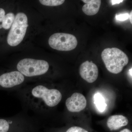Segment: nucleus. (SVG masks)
<instances>
[{"label": "nucleus", "mask_w": 132, "mask_h": 132, "mask_svg": "<svg viewBox=\"0 0 132 132\" xmlns=\"http://www.w3.org/2000/svg\"><path fill=\"white\" fill-rule=\"evenodd\" d=\"M17 69L23 75L33 77L46 73L49 69V64L43 60L25 59L19 62Z\"/></svg>", "instance_id": "obj_3"}, {"label": "nucleus", "mask_w": 132, "mask_h": 132, "mask_svg": "<svg viewBox=\"0 0 132 132\" xmlns=\"http://www.w3.org/2000/svg\"><path fill=\"white\" fill-rule=\"evenodd\" d=\"M32 94L35 98L42 99L48 106H55L61 101L62 95L57 89H49L46 87L39 85L34 88Z\"/></svg>", "instance_id": "obj_5"}, {"label": "nucleus", "mask_w": 132, "mask_h": 132, "mask_svg": "<svg viewBox=\"0 0 132 132\" xmlns=\"http://www.w3.org/2000/svg\"><path fill=\"white\" fill-rule=\"evenodd\" d=\"M101 57L107 70L114 74L121 72L129 61L127 55L117 48H105L102 53Z\"/></svg>", "instance_id": "obj_1"}, {"label": "nucleus", "mask_w": 132, "mask_h": 132, "mask_svg": "<svg viewBox=\"0 0 132 132\" xmlns=\"http://www.w3.org/2000/svg\"><path fill=\"white\" fill-rule=\"evenodd\" d=\"M129 14L127 13H126L120 14L119 15H117L116 16V19L120 21H124L126 20L129 19Z\"/></svg>", "instance_id": "obj_15"}, {"label": "nucleus", "mask_w": 132, "mask_h": 132, "mask_svg": "<svg viewBox=\"0 0 132 132\" xmlns=\"http://www.w3.org/2000/svg\"><path fill=\"white\" fill-rule=\"evenodd\" d=\"M48 44L53 49L59 51H69L76 48L78 45V41L72 35L57 33L50 37Z\"/></svg>", "instance_id": "obj_4"}, {"label": "nucleus", "mask_w": 132, "mask_h": 132, "mask_svg": "<svg viewBox=\"0 0 132 132\" xmlns=\"http://www.w3.org/2000/svg\"><path fill=\"white\" fill-rule=\"evenodd\" d=\"M94 103L96 107L100 112H102L106 108L107 105L105 100L101 94L97 93L94 96Z\"/></svg>", "instance_id": "obj_11"}, {"label": "nucleus", "mask_w": 132, "mask_h": 132, "mask_svg": "<svg viewBox=\"0 0 132 132\" xmlns=\"http://www.w3.org/2000/svg\"><path fill=\"white\" fill-rule=\"evenodd\" d=\"M5 15V10L2 8H0V29L1 28V24L3 18Z\"/></svg>", "instance_id": "obj_16"}, {"label": "nucleus", "mask_w": 132, "mask_h": 132, "mask_svg": "<svg viewBox=\"0 0 132 132\" xmlns=\"http://www.w3.org/2000/svg\"><path fill=\"white\" fill-rule=\"evenodd\" d=\"M128 123V119L126 117L123 115H115L108 118L107 125L110 130L114 131L127 126Z\"/></svg>", "instance_id": "obj_9"}, {"label": "nucleus", "mask_w": 132, "mask_h": 132, "mask_svg": "<svg viewBox=\"0 0 132 132\" xmlns=\"http://www.w3.org/2000/svg\"><path fill=\"white\" fill-rule=\"evenodd\" d=\"M24 75L19 71H12L0 76V87L10 88L22 84L24 81Z\"/></svg>", "instance_id": "obj_6"}, {"label": "nucleus", "mask_w": 132, "mask_h": 132, "mask_svg": "<svg viewBox=\"0 0 132 132\" xmlns=\"http://www.w3.org/2000/svg\"><path fill=\"white\" fill-rule=\"evenodd\" d=\"M66 132H88L82 128L79 127H72L69 128Z\"/></svg>", "instance_id": "obj_14"}, {"label": "nucleus", "mask_w": 132, "mask_h": 132, "mask_svg": "<svg viewBox=\"0 0 132 132\" xmlns=\"http://www.w3.org/2000/svg\"><path fill=\"white\" fill-rule=\"evenodd\" d=\"M112 5H114L115 4H119L120 3L122 2L123 1H121V0H113V1H110Z\"/></svg>", "instance_id": "obj_17"}, {"label": "nucleus", "mask_w": 132, "mask_h": 132, "mask_svg": "<svg viewBox=\"0 0 132 132\" xmlns=\"http://www.w3.org/2000/svg\"><path fill=\"white\" fill-rule=\"evenodd\" d=\"M87 101L83 95L75 93L67 99L66 106L69 111L72 112H80L86 108Z\"/></svg>", "instance_id": "obj_8"}, {"label": "nucleus", "mask_w": 132, "mask_h": 132, "mask_svg": "<svg viewBox=\"0 0 132 132\" xmlns=\"http://www.w3.org/2000/svg\"><path fill=\"white\" fill-rule=\"evenodd\" d=\"M129 71H130V75L131 76V77H132V68L130 69Z\"/></svg>", "instance_id": "obj_20"}, {"label": "nucleus", "mask_w": 132, "mask_h": 132, "mask_svg": "<svg viewBox=\"0 0 132 132\" xmlns=\"http://www.w3.org/2000/svg\"><path fill=\"white\" fill-rule=\"evenodd\" d=\"M132 11H131V13H130V14H129V19H130V22H131V24H132Z\"/></svg>", "instance_id": "obj_19"}, {"label": "nucleus", "mask_w": 132, "mask_h": 132, "mask_svg": "<svg viewBox=\"0 0 132 132\" xmlns=\"http://www.w3.org/2000/svg\"><path fill=\"white\" fill-rule=\"evenodd\" d=\"M28 18L23 13H19L15 16L7 37V42L11 46H16L21 43L26 35L28 27Z\"/></svg>", "instance_id": "obj_2"}, {"label": "nucleus", "mask_w": 132, "mask_h": 132, "mask_svg": "<svg viewBox=\"0 0 132 132\" xmlns=\"http://www.w3.org/2000/svg\"><path fill=\"white\" fill-rule=\"evenodd\" d=\"M15 18L14 14L12 13H9L5 14L1 24V28L7 30L11 27Z\"/></svg>", "instance_id": "obj_12"}, {"label": "nucleus", "mask_w": 132, "mask_h": 132, "mask_svg": "<svg viewBox=\"0 0 132 132\" xmlns=\"http://www.w3.org/2000/svg\"><path fill=\"white\" fill-rule=\"evenodd\" d=\"M39 2L42 5L48 6H56L62 5L64 0H40Z\"/></svg>", "instance_id": "obj_13"}, {"label": "nucleus", "mask_w": 132, "mask_h": 132, "mask_svg": "<svg viewBox=\"0 0 132 132\" xmlns=\"http://www.w3.org/2000/svg\"><path fill=\"white\" fill-rule=\"evenodd\" d=\"M85 4L82 6V12L89 16L96 14L98 12L101 5L100 0H82Z\"/></svg>", "instance_id": "obj_10"}, {"label": "nucleus", "mask_w": 132, "mask_h": 132, "mask_svg": "<svg viewBox=\"0 0 132 132\" xmlns=\"http://www.w3.org/2000/svg\"><path fill=\"white\" fill-rule=\"evenodd\" d=\"M80 74L81 78L89 83L95 81L98 75V70L97 66L92 61H85L81 65Z\"/></svg>", "instance_id": "obj_7"}, {"label": "nucleus", "mask_w": 132, "mask_h": 132, "mask_svg": "<svg viewBox=\"0 0 132 132\" xmlns=\"http://www.w3.org/2000/svg\"><path fill=\"white\" fill-rule=\"evenodd\" d=\"M120 132H132L131 131H130L129 129L127 128H125L123 130H121Z\"/></svg>", "instance_id": "obj_18"}]
</instances>
